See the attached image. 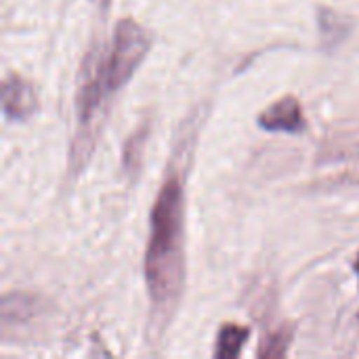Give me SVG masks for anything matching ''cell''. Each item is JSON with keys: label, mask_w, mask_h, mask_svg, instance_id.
<instances>
[{"label": "cell", "mask_w": 359, "mask_h": 359, "mask_svg": "<svg viewBox=\"0 0 359 359\" xmlns=\"http://www.w3.org/2000/svg\"><path fill=\"white\" fill-rule=\"evenodd\" d=\"M40 107L38 93L34 84L19 76L8 74L2 82V111L11 122H27Z\"/></svg>", "instance_id": "3"}, {"label": "cell", "mask_w": 359, "mask_h": 359, "mask_svg": "<svg viewBox=\"0 0 359 359\" xmlns=\"http://www.w3.org/2000/svg\"><path fill=\"white\" fill-rule=\"evenodd\" d=\"M154 38L135 19H120L109 46L97 48L84 59V67L76 93V141L74 162L82 164L90 156L99 124L116 93H120L151 50Z\"/></svg>", "instance_id": "1"}, {"label": "cell", "mask_w": 359, "mask_h": 359, "mask_svg": "<svg viewBox=\"0 0 359 359\" xmlns=\"http://www.w3.org/2000/svg\"><path fill=\"white\" fill-rule=\"evenodd\" d=\"M143 276L151 326L160 334L177 313L185 288V189L177 170L166 172L151 206Z\"/></svg>", "instance_id": "2"}, {"label": "cell", "mask_w": 359, "mask_h": 359, "mask_svg": "<svg viewBox=\"0 0 359 359\" xmlns=\"http://www.w3.org/2000/svg\"><path fill=\"white\" fill-rule=\"evenodd\" d=\"M103 2H105V4H107V0H103Z\"/></svg>", "instance_id": "9"}, {"label": "cell", "mask_w": 359, "mask_h": 359, "mask_svg": "<svg viewBox=\"0 0 359 359\" xmlns=\"http://www.w3.org/2000/svg\"><path fill=\"white\" fill-rule=\"evenodd\" d=\"M292 341H294V326L284 324L282 328L263 337V341L257 349V355L259 358H284V355H288Z\"/></svg>", "instance_id": "7"}, {"label": "cell", "mask_w": 359, "mask_h": 359, "mask_svg": "<svg viewBox=\"0 0 359 359\" xmlns=\"http://www.w3.org/2000/svg\"><path fill=\"white\" fill-rule=\"evenodd\" d=\"M149 122H143L141 126H137L126 143H124V149H122V170L128 175V177H137L139 170H141V162H143V149L147 145V139H149Z\"/></svg>", "instance_id": "6"}, {"label": "cell", "mask_w": 359, "mask_h": 359, "mask_svg": "<svg viewBox=\"0 0 359 359\" xmlns=\"http://www.w3.org/2000/svg\"><path fill=\"white\" fill-rule=\"evenodd\" d=\"M259 126L269 133H288L299 135L307 128V118L303 114V105L294 95H284L271 105H267L259 118Z\"/></svg>", "instance_id": "4"}, {"label": "cell", "mask_w": 359, "mask_h": 359, "mask_svg": "<svg viewBox=\"0 0 359 359\" xmlns=\"http://www.w3.org/2000/svg\"><path fill=\"white\" fill-rule=\"evenodd\" d=\"M353 271L358 273V280H359V252H358V257H355V263H353ZM359 318V316H358Z\"/></svg>", "instance_id": "8"}, {"label": "cell", "mask_w": 359, "mask_h": 359, "mask_svg": "<svg viewBox=\"0 0 359 359\" xmlns=\"http://www.w3.org/2000/svg\"><path fill=\"white\" fill-rule=\"evenodd\" d=\"M248 337H250V328H246L242 324H223L219 328L212 355L217 359L238 358L242 353L244 345L248 343Z\"/></svg>", "instance_id": "5"}]
</instances>
